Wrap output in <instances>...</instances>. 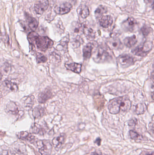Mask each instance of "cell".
I'll return each mask as SVG.
<instances>
[{
  "label": "cell",
  "mask_w": 154,
  "mask_h": 155,
  "mask_svg": "<svg viewBox=\"0 0 154 155\" xmlns=\"http://www.w3.org/2000/svg\"><path fill=\"white\" fill-rule=\"evenodd\" d=\"M111 59V53L108 49L103 46H99L94 54V59L96 62H105Z\"/></svg>",
  "instance_id": "6da1fadb"
},
{
  "label": "cell",
  "mask_w": 154,
  "mask_h": 155,
  "mask_svg": "<svg viewBox=\"0 0 154 155\" xmlns=\"http://www.w3.org/2000/svg\"><path fill=\"white\" fill-rule=\"evenodd\" d=\"M6 113L15 116L17 117H22L24 114L23 110L19 104L13 101L7 103L5 108Z\"/></svg>",
  "instance_id": "7a4b0ae2"
},
{
  "label": "cell",
  "mask_w": 154,
  "mask_h": 155,
  "mask_svg": "<svg viewBox=\"0 0 154 155\" xmlns=\"http://www.w3.org/2000/svg\"><path fill=\"white\" fill-rule=\"evenodd\" d=\"M35 45L39 50L42 51H44L52 47L53 42L49 37L39 36L36 41Z\"/></svg>",
  "instance_id": "3957f363"
},
{
  "label": "cell",
  "mask_w": 154,
  "mask_h": 155,
  "mask_svg": "<svg viewBox=\"0 0 154 155\" xmlns=\"http://www.w3.org/2000/svg\"><path fill=\"white\" fill-rule=\"evenodd\" d=\"M37 147L42 155H50L52 150V146L50 142L47 140L39 141L37 142Z\"/></svg>",
  "instance_id": "277c9868"
},
{
  "label": "cell",
  "mask_w": 154,
  "mask_h": 155,
  "mask_svg": "<svg viewBox=\"0 0 154 155\" xmlns=\"http://www.w3.org/2000/svg\"><path fill=\"white\" fill-rule=\"evenodd\" d=\"M121 99L122 97L114 98L110 101L108 105V109L111 114H116L119 113Z\"/></svg>",
  "instance_id": "5b68a950"
},
{
  "label": "cell",
  "mask_w": 154,
  "mask_h": 155,
  "mask_svg": "<svg viewBox=\"0 0 154 155\" xmlns=\"http://www.w3.org/2000/svg\"><path fill=\"white\" fill-rule=\"evenodd\" d=\"M152 50L151 45H148V44L144 43L143 45L137 46L135 48L132 52L135 54L140 56H145L148 54V53Z\"/></svg>",
  "instance_id": "8992f818"
},
{
  "label": "cell",
  "mask_w": 154,
  "mask_h": 155,
  "mask_svg": "<svg viewBox=\"0 0 154 155\" xmlns=\"http://www.w3.org/2000/svg\"><path fill=\"white\" fill-rule=\"evenodd\" d=\"M137 22L132 17H129L122 23V27L126 31L133 32L137 26Z\"/></svg>",
  "instance_id": "52a82bcc"
},
{
  "label": "cell",
  "mask_w": 154,
  "mask_h": 155,
  "mask_svg": "<svg viewBox=\"0 0 154 155\" xmlns=\"http://www.w3.org/2000/svg\"><path fill=\"white\" fill-rule=\"evenodd\" d=\"M49 6L48 0H40L37 2L34 5V9L37 14H42L48 9Z\"/></svg>",
  "instance_id": "ba28073f"
},
{
  "label": "cell",
  "mask_w": 154,
  "mask_h": 155,
  "mask_svg": "<svg viewBox=\"0 0 154 155\" xmlns=\"http://www.w3.org/2000/svg\"><path fill=\"white\" fill-rule=\"evenodd\" d=\"M118 62L123 67H128L133 65L134 59L130 55L124 54L118 58Z\"/></svg>",
  "instance_id": "9c48e42d"
},
{
  "label": "cell",
  "mask_w": 154,
  "mask_h": 155,
  "mask_svg": "<svg viewBox=\"0 0 154 155\" xmlns=\"http://www.w3.org/2000/svg\"><path fill=\"white\" fill-rule=\"evenodd\" d=\"M72 5L69 3H64L56 6L55 8V12L58 14L63 15L68 13L70 12Z\"/></svg>",
  "instance_id": "30bf717a"
},
{
  "label": "cell",
  "mask_w": 154,
  "mask_h": 155,
  "mask_svg": "<svg viewBox=\"0 0 154 155\" xmlns=\"http://www.w3.org/2000/svg\"><path fill=\"white\" fill-rule=\"evenodd\" d=\"M11 153L12 155H28L24 144L20 143L15 144Z\"/></svg>",
  "instance_id": "8fae6325"
},
{
  "label": "cell",
  "mask_w": 154,
  "mask_h": 155,
  "mask_svg": "<svg viewBox=\"0 0 154 155\" xmlns=\"http://www.w3.org/2000/svg\"><path fill=\"white\" fill-rule=\"evenodd\" d=\"M34 100L35 97L34 96L30 95L24 97L22 99L21 101L24 108L30 110L34 105Z\"/></svg>",
  "instance_id": "7c38bea8"
},
{
  "label": "cell",
  "mask_w": 154,
  "mask_h": 155,
  "mask_svg": "<svg viewBox=\"0 0 154 155\" xmlns=\"http://www.w3.org/2000/svg\"><path fill=\"white\" fill-rule=\"evenodd\" d=\"M52 93L49 89H46L43 92L40 93L38 96V101L39 103L43 104L51 97Z\"/></svg>",
  "instance_id": "4fadbf2b"
},
{
  "label": "cell",
  "mask_w": 154,
  "mask_h": 155,
  "mask_svg": "<svg viewBox=\"0 0 154 155\" xmlns=\"http://www.w3.org/2000/svg\"><path fill=\"white\" fill-rule=\"evenodd\" d=\"M113 21V17L111 15H104L100 18L99 23L102 27L108 28L112 25Z\"/></svg>",
  "instance_id": "5bb4252c"
},
{
  "label": "cell",
  "mask_w": 154,
  "mask_h": 155,
  "mask_svg": "<svg viewBox=\"0 0 154 155\" xmlns=\"http://www.w3.org/2000/svg\"><path fill=\"white\" fill-rule=\"evenodd\" d=\"M131 107V102L127 97H122L120 109L124 112H127L130 110Z\"/></svg>",
  "instance_id": "9a60e30c"
},
{
  "label": "cell",
  "mask_w": 154,
  "mask_h": 155,
  "mask_svg": "<svg viewBox=\"0 0 154 155\" xmlns=\"http://www.w3.org/2000/svg\"><path fill=\"white\" fill-rule=\"evenodd\" d=\"M26 21L28 26L33 31H35L38 26V22L34 17L28 14L26 15Z\"/></svg>",
  "instance_id": "2e32d148"
},
{
  "label": "cell",
  "mask_w": 154,
  "mask_h": 155,
  "mask_svg": "<svg viewBox=\"0 0 154 155\" xmlns=\"http://www.w3.org/2000/svg\"><path fill=\"white\" fill-rule=\"evenodd\" d=\"M83 33L85 34V36L87 39L90 40H93L96 37V33L95 31L90 27L84 25L82 29Z\"/></svg>",
  "instance_id": "e0dca14e"
},
{
  "label": "cell",
  "mask_w": 154,
  "mask_h": 155,
  "mask_svg": "<svg viewBox=\"0 0 154 155\" xmlns=\"http://www.w3.org/2000/svg\"><path fill=\"white\" fill-rule=\"evenodd\" d=\"M65 138H66V137L64 134H61V135L53 138L52 143L54 147L56 149L60 148L61 146L64 143Z\"/></svg>",
  "instance_id": "ac0fdd59"
},
{
  "label": "cell",
  "mask_w": 154,
  "mask_h": 155,
  "mask_svg": "<svg viewBox=\"0 0 154 155\" xmlns=\"http://www.w3.org/2000/svg\"><path fill=\"white\" fill-rule=\"evenodd\" d=\"M65 67L68 70L72 71L76 73L80 74L81 71L82 65L80 64L72 63L65 64Z\"/></svg>",
  "instance_id": "d6986e66"
},
{
  "label": "cell",
  "mask_w": 154,
  "mask_h": 155,
  "mask_svg": "<svg viewBox=\"0 0 154 155\" xmlns=\"http://www.w3.org/2000/svg\"><path fill=\"white\" fill-rule=\"evenodd\" d=\"M93 44L91 43L87 44L84 47L83 52V57L85 60H88L91 57L92 50H93Z\"/></svg>",
  "instance_id": "ffe728a7"
},
{
  "label": "cell",
  "mask_w": 154,
  "mask_h": 155,
  "mask_svg": "<svg viewBox=\"0 0 154 155\" xmlns=\"http://www.w3.org/2000/svg\"><path fill=\"white\" fill-rule=\"evenodd\" d=\"M18 138L23 140H26L30 142H33L35 140V137L26 132H21L17 134Z\"/></svg>",
  "instance_id": "44dd1931"
},
{
  "label": "cell",
  "mask_w": 154,
  "mask_h": 155,
  "mask_svg": "<svg viewBox=\"0 0 154 155\" xmlns=\"http://www.w3.org/2000/svg\"><path fill=\"white\" fill-rule=\"evenodd\" d=\"M44 114V109L41 106H38L33 108V115L35 118H39L42 117Z\"/></svg>",
  "instance_id": "7402d4cb"
},
{
  "label": "cell",
  "mask_w": 154,
  "mask_h": 155,
  "mask_svg": "<svg viewBox=\"0 0 154 155\" xmlns=\"http://www.w3.org/2000/svg\"><path fill=\"white\" fill-rule=\"evenodd\" d=\"M137 39L136 36L135 35L127 37L124 40V43L125 45L129 48L133 47L137 43Z\"/></svg>",
  "instance_id": "603a6c76"
},
{
  "label": "cell",
  "mask_w": 154,
  "mask_h": 155,
  "mask_svg": "<svg viewBox=\"0 0 154 155\" xmlns=\"http://www.w3.org/2000/svg\"><path fill=\"white\" fill-rule=\"evenodd\" d=\"M96 107L98 109H101L104 106L105 98L102 95L96 96L94 98Z\"/></svg>",
  "instance_id": "cb8c5ba5"
},
{
  "label": "cell",
  "mask_w": 154,
  "mask_h": 155,
  "mask_svg": "<svg viewBox=\"0 0 154 155\" xmlns=\"http://www.w3.org/2000/svg\"><path fill=\"white\" fill-rule=\"evenodd\" d=\"M4 85L7 89L11 91L15 92L18 90V86L16 83L9 80H5L4 83Z\"/></svg>",
  "instance_id": "d4e9b609"
},
{
  "label": "cell",
  "mask_w": 154,
  "mask_h": 155,
  "mask_svg": "<svg viewBox=\"0 0 154 155\" xmlns=\"http://www.w3.org/2000/svg\"><path fill=\"white\" fill-rule=\"evenodd\" d=\"M111 47L115 49H121L122 48V44L118 38H115L110 41Z\"/></svg>",
  "instance_id": "484cf974"
},
{
  "label": "cell",
  "mask_w": 154,
  "mask_h": 155,
  "mask_svg": "<svg viewBox=\"0 0 154 155\" xmlns=\"http://www.w3.org/2000/svg\"><path fill=\"white\" fill-rule=\"evenodd\" d=\"M107 12V9L105 6L103 5H99L96 10L95 11V15L96 17H100L102 16L103 14Z\"/></svg>",
  "instance_id": "4316f807"
},
{
  "label": "cell",
  "mask_w": 154,
  "mask_h": 155,
  "mask_svg": "<svg viewBox=\"0 0 154 155\" xmlns=\"http://www.w3.org/2000/svg\"><path fill=\"white\" fill-rule=\"evenodd\" d=\"M39 35L34 31L31 32L29 34L28 36V39L31 44L35 45L36 41Z\"/></svg>",
  "instance_id": "83f0119b"
},
{
  "label": "cell",
  "mask_w": 154,
  "mask_h": 155,
  "mask_svg": "<svg viewBox=\"0 0 154 155\" xmlns=\"http://www.w3.org/2000/svg\"><path fill=\"white\" fill-rule=\"evenodd\" d=\"M80 15L83 19L87 18L90 15V11L88 7L87 6L81 7L79 12Z\"/></svg>",
  "instance_id": "f1b7e54d"
},
{
  "label": "cell",
  "mask_w": 154,
  "mask_h": 155,
  "mask_svg": "<svg viewBox=\"0 0 154 155\" xmlns=\"http://www.w3.org/2000/svg\"><path fill=\"white\" fill-rule=\"evenodd\" d=\"M146 109V106L143 104H139L136 107V113L137 114H141L144 113Z\"/></svg>",
  "instance_id": "f546056e"
},
{
  "label": "cell",
  "mask_w": 154,
  "mask_h": 155,
  "mask_svg": "<svg viewBox=\"0 0 154 155\" xmlns=\"http://www.w3.org/2000/svg\"><path fill=\"white\" fill-rule=\"evenodd\" d=\"M47 61V58L42 54H38L37 56V62L38 63H44Z\"/></svg>",
  "instance_id": "4dcf8cb0"
},
{
  "label": "cell",
  "mask_w": 154,
  "mask_h": 155,
  "mask_svg": "<svg viewBox=\"0 0 154 155\" xmlns=\"http://www.w3.org/2000/svg\"><path fill=\"white\" fill-rule=\"evenodd\" d=\"M130 134V137H131L132 139H134V140H136L137 139H140L141 138V136L137 133L135 131H133V130H131L129 132Z\"/></svg>",
  "instance_id": "1f68e13d"
},
{
  "label": "cell",
  "mask_w": 154,
  "mask_h": 155,
  "mask_svg": "<svg viewBox=\"0 0 154 155\" xmlns=\"http://www.w3.org/2000/svg\"><path fill=\"white\" fill-rule=\"evenodd\" d=\"M82 27L79 23H75V25H73V31L75 33H79Z\"/></svg>",
  "instance_id": "d6a6232c"
},
{
  "label": "cell",
  "mask_w": 154,
  "mask_h": 155,
  "mask_svg": "<svg viewBox=\"0 0 154 155\" xmlns=\"http://www.w3.org/2000/svg\"><path fill=\"white\" fill-rule=\"evenodd\" d=\"M31 131L33 134H38L40 133V128L38 126V125L35 124L32 127Z\"/></svg>",
  "instance_id": "836d02e7"
},
{
  "label": "cell",
  "mask_w": 154,
  "mask_h": 155,
  "mask_svg": "<svg viewBox=\"0 0 154 155\" xmlns=\"http://www.w3.org/2000/svg\"><path fill=\"white\" fill-rule=\"evenodd\" d=\"M141 31L143 35H147L150 33V29L148 26H144L142 28Z\"/></svg>",
  "instance_id": "e575fe53"
},
{
  "label": "cell",
  "mask_w": 154,
  "mask_h": 155,
  "mask_svg": "<svg viewBox=\"0 0 154 155\" xmlns=\"http://www.w3.org/2000/svg\"><path fill=\"white\" fill-rule=\"evenodd\" d=\"M80 41L78 39H76L72 42V45L74 47H77L80 45Z\"/></svg>",
  "instance_id": "d590c367"
},
{
  "label": "cell",
  "mask_w": 154,
  "mask_h": 155,
  "mask_svg": "<svg viewBox=\"0 0 154 155\" xmlns=\"http://www.w3.org/2000/svg\"><path fill=\"white\" fill-rule=\"evenodd\" d=\"M137 123V120H131V121H129V124L130 126H135L136 125Z\"/></svg>",
  "instance_id": "8d00e7d4"
},
{
  "label": "cell",
  "mask_w": 154,
  "mask_h": 155,
  "mask_svg": "<svg viewBox=\"0 0 154 155\" xmlns=\"http://www.w3.org/2000/svg\"><path fill=\"white\" fill-rule=\"evenodd\" d=\"M140 155H154V152H143Z\"/></svg>",
  "instance_id": "74e56055"
},
{
  "label": "cell",
  "mask_w": 154,
  "mask_h": 155,
  "mask_svg": "<svg viewBox=\"0 0 154 155\" xmlns=\"http://www.w3.org/2000/svg\"><path fill=\"white\" fill-rule=\"evenodd\" d=\"M101 139H100V138H99V137H98V138H97L96 139V141H95V143L98 146H99L101 145Z\"/></svg>",
  "instance_id": "f35d334b"
},
{
  "label": "cell",
  "mask_w": 154,
  "mask_h": 155,
  "mask_svg": "<svg viewBox=\"0 0 154 155\" xmlns=\"http://www.w3.org/2000/svg\"><path fill=\"white\" fill-rule=\"evenodd\" d=\"M1 155H9V153H8V151L5 150V151H3L2 152Z\"/></svg>",
  "instance_id": "ab89813d"
},
{
  "label": "cell",
  "mask_w": 154,
  "mask_h": 155,
  "mask_svg": "<svg viewBox=\"0 0 154 155\" xmlns=\"http://www.w3.org/2000/svg\"><path fill=\"white\" fill-rule=\"evenodd\" d=\"M2 73H1V71H0V81L2 80Z\"/></svg>",
  "instance_id": "60d3db41"
},
{
  "label": "cell",
  "mask_w": 154,
  "mask_h": 155,
  "mask_svg": "<svg viewBox=\"0 0 154 155\" xmlns=\"http://www.w3.org/2000/svg\"><path fill=\"white\" fill-rule=\"evenodd\" d=\"M92 155H100L98 153L95 152V153H93Z\"/></svg>",
  "instance_id": "b9f144b4"
},
{
  "label": "cell",
  "mask_w": 154,
  "mask_h": 155,
  "mask_svg": "<svg viewBox=\"0 0 154 155\" xmlns=\"http://www.w3.org/2000/svg\"><path fill=\"white\" fill-rule=\"evenodd\" d=\"M2 94H1V92H0V101H1V98H2Z\"/></svg>",
  "instance_id": "7bdbcfd3"
}]
</instances>
